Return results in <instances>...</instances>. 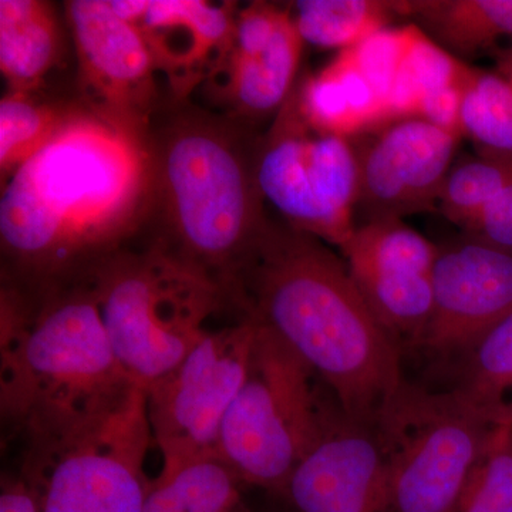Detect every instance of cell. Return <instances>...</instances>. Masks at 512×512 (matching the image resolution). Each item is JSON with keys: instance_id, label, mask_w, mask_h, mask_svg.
<instances>
[{"instance_id": "cell-1", "label": "cell", "mask_w": 512, "mask_h": 512, "mask_svg": "<svg viewBox=\"0 0 512 512\" xmlns=\"http://www.w3.org/2000/svg\"><path fill=\"white\" fill-rule=\"evenodd\" d=\"M150 131L83 104L2 185V282L82 281L143 235L154 192Z\"/></svg>"}, {"instance_id": "cell-2", "label": "cell", "mask_w": 512, "mask_h": 512, "mask_svg": "<svg viewBox=\"0 0 512 512\" xmlns=\"http://www.w3.org/2000/svg\"><path fill=\"white\" fill-rule=\"evenodd\" d=\"M228 303L301 357L357 424L372 429L404 383L396 340L345 259L285 221L268 217Z\"/></svg>"}, {"instance_id": "cell-3", "label": "cell", "mask_w": 512, "mask_h": 512, "mask_svg": "<svg viewBox=\"0 0 512 512\" xmlns=\"http://www.w3.org/2000/svg\"><path fill=\"white\" fill-rule=\"evenodd\" d=\"M138 389L111 349L89 278L43 286L2 282L0 412L23 447L89 429Z\"/></svg>"}, {"instance_id": "cell-4", "label": "cell", "mask_w": 512, "mask_h": 512, "mask_svg": "<svg viewBox=\"0 0 512 512\" xmlns=\"http://www.w3.org/2000/svg\"><path fill=\"white\" fill-rule=\"evenodd\" d=\"M254 127L174 103L154 117V192L144 244L188 266L229 299L268 215L256 181Z\"/></svg>"}, {"instance_id": "cell-5", "label": "cell", "mask_w": 512, "mask_h": 512, "mask_svg": "<svg viewBox=\"0 0 512 512\" xmlns=\"http://www.w3.org/2000/svg\"><path fill=\"white\" fill-rule=\"evenodd\" d=\"M89 279L111 349L143 390L180 365L228 306L210 279L148 244L121 249Z\"/></svg>"}, {"instance_id": "cell-6", "label": "cell", "mask_w": 512, "mask_h": 512, "mask_svg": "<svg viewBox=\"0 0 512 512\" xmlns=\"http://www.w3.org/2000/svg\"><path fill=\"white\" fill-rule=\"evenodd\" d=\"M315 376L278 336L258 325L247 376L218 440V456L242 484L284 497L289 478L315 446L328 416Z\"/></svg>"}, {"instance_id": "cell-7", "label": "cell", "mask_w": 512, "mask_h": 512, "mask_svg": "<svg viewBox=\"0 0 512 512\" xmlns=\"http://www.w3.org/2000/svg\"><path fill=\"white\" fill-rule=\"evenodd\" d=\"M498 427L457 390L430 393L403 383L372 427L394 510L456 512Z\"/></svg>"}, {"instance_id": "cell-8", "label": "cell", "mask_w": 512, "mask_h": 512, "mask_svg": "<svg viewBox=\"0 0 512 512\" xmlns=\"http://www.w3.org/2000/svg\"><path fill=\"white\" fill-rule=\"evenodd\" d=\"M146 390L66 439L23 447L19 474L42 512H143L151 481Z\"/></svg>"}, {"instance_id": "cell-9", "label": "cell", "mask_w": 512, "mask_h": 512, "mask_svg": "<svg viewBox=\"0 0 512 512\" xmlns=\"http://www.w3.org/2000/svg\"><path fill=\"white\" fill-rule=\"evenodd\" d=\"M296 86V84H295ZM256 181L282 221L342 249L357 225L359 160L348 138L305 120L295 87L256 147Z\"/></svg>"}, {"instance_id": "cell-10", "label": "cell", "mask_w": 512, "mask_h": 512, "mask_svg": "<svg viewBox=\"0 0 512 512\" xmlns=\"http://www.w3.org/2000/svg\"><path fill=\"white\" fill-rule=\"evenodd\" d=\"M258 332L241 316L235 325L208 330L168 375L148 387L151 436L170 471L218 454L222 421L244 383Z\"/></svg>"}, {"instance_id": "cell-11", "label": "cell", "mask_w": 512, "mask_h": 512, "mask_svg": "<svg viewBox=\"0 0 512 512\" xmlns=\"http://www.w3.org/2000/svg\"><path fill=\"white\" fill-rule=\"evenodd\" d=\"M64 10L76 49L79 100L107 119L150 131L158 70L141 30L106 0H72Z\"/></svg>"}, {"instance_id": "cell-12", "label": "cell", "mask_w": 512, "mask_h": 512, "mask_svg": "<svg viewBox=\"0 0 512 512\" xmlns=\"http://www.w3.org/2000/svg\"><path fill=\"white\" fill-rule=\"evenodd\" d=\"M340 251L383 328L417 345L433 308L439 247L392 218L363 222Z\"/></svg>"}, {"instance_id": "cell-13", "label": "cell", "mask_w": 512, "mask_h": 512, "mask_svg": "<svg viewBox=\"0 0 512 512\" xmlns=\"http://www.w3.org/2000/svg\"><path fill=\"white\" fill-rule=\"evenodd\" d=\"M461 138L420 119L389 124L362 148L357 210L363 222L439 211Z\"/></svg>"}, {"instance_id": "cell-14", "label": "cell", "mask_w": 512, "mask_h": 512, "mask_svg": "<svg viewBox=\"0 0 512 512\" xmlns=\"http://www.w3.org/2000/svg\"><path fill=\"white\" fill-rule=\"evenodd\" d=\"M433 308L417 345L439 355L468 352L512 312V254L467 235L439 248Z\"/></svg>"}, {"instance_id": "cell-15", "label": "cell", "mask_w": 512, "mask_h": 512, "mask_svg": "<svg viewBox=\"0 0 512 512\" xmlns=\"http://www.w3.org/2000/svg\"><path fill=\"white\" fill-rule=\"evenodd\" d=\"M370 427L328 412L322 434L286 485L296 512H396L389 467Z\"/></svg>"}, {"instance_id": "cell-16", "label": "cell", "mask_w": 512, "mask_h": 512, "mask_svg": "<svg viewBox=\"0 0 512 512\" xmlns=\"http://www.w3.org/2000/svg\"><path fill=\"white\" fill-rule=\"evenodd\" d=\"M237 3L154 0L136 26L143 33L158 72L165 73L174 103H187L227 57L234 40Z\"/></svg>"}, {"instance_id": "cell-17", "label": "cell", "mask_w": 512, "mask_h": 512, "mask_svg": "<svg viewBox=\"0 0 512 512\" xmlns=\"http://www.w3.org/2000/svg\"><path fill=\"white\" fill-rule=\"evenodd\" d=\"M303 45L289 6L264 52L251 56L228 52L208 80L227 107L224 116L251 127L275 117L298 82Z\"/></svg>"}, {"instance_id": "cell-18", "label": "cell", "mask_w": 512, "mask_h": 512, "mask_svg": "<svg viewBox=\"0 0 512 512\" xmlns=\"http://www.w3.org/2000/svg\"><path fill=\"white\" fill-rule=\"evenodd\" d=\"M305 120L319 133L350 138L387 126L386 107L348 49L295 86Z\"/></svg>"}, {"instance_id": "cell-19", "label": "cell", "mask_w": 512, "mask_h": 512, "mask_svg": "<svg viewBox=\"0 0 512 512\" xmlns=\"http://www.w3.org/2000/svg\"><path fill=\"white\" fill-rule=\"evenodd\" d=\"M62 30L45 0H0V72L8 92L35 94L56 66Z\"/></svg>"}, {"instance_id": "cell-20", "label": "cell", "mask_w": 512, "mask_h": 512, "mask_svg": "<svg viewBox=\"0 0 512 512\" xmlns=\"http://www.w3.org/2000/svg\"><path fill=\"white\" fill-rule=\"evenodd\" d=\"M396 8L457 57L476 55L512 36V0H396Z\"/></svg>"}, {"instance_id": "cell-21", "label": "cell", "mask_w": 512, "mask_h": 512, "mask_svg": "<svg viewBox=\"0 0 512 512\" xmlns=\"http://www.w3.org/2000/svg\"><path fill=\"white\" fill-rule=\"evenodd\" d=\"M242 485L218 454L195 458L151 481L143 512H251Z\"/></svg>"}, {"instance_id": "cell-22", "label": "cell", "mask_w": 512, "mask_h": 512, "mask_svg": "<svg viewBox=\"0 0 512 512\" xmlns=\"http://www.w3.org/2000/svg\"><path fill=\"white\" fill-rule=\"evenodd\" d=\"M83 106L74 101H45L35 94L6 93L0 101V180L16 171L50 143Z\"/></svg>"}, {"instance_id": "cell-23", "label": "cell", "mask_w": 512, "mask_h": 512, "mask_svg": "<svg viewBox=\"0 0 512 512\" xmlns=\"http://www.w3.org/2000/svg\"><path fill=\"white\" fill-rule=\"evenodd\" d=\"M292 10L303 42L340 50L389 28L399 16L396 0H301Z\"/></svg>"}, {"instance_id": "cell-24", "label": "cell", "mask_w": 512, "mask_h": 512, "mask_svg": "<svg viewBox=\"0 0 512 512\" xmlns=\"http://www.w3.org/2000/svg\"><path fill=\"white\" fill-rule=\"evenodd\" d=\"M473 73V67L451 55L420 29L390 93L387 126L417 119L427 97L447 87L466 86Z\"/></svg>"}, {"instance_id": "cell-25", "label": "cell", "mask_w": 512, "mask_h": 512, "mask_svg": "<svg viewBox=\"0 0 512 512\" xmlns=\"http://www.w3.org/2000/svg\"><path fill=\"white\" fill-rule=\"evenodd\" d=\"M457 392L495 424H505V396L512 392V312L468 350Z\"/></svg>"}, {"instance_id": "cell-26", "label": "cell", "mask_w": 512, "mask_h": 512, "mask_svg": "<svg viewBox=\"0 0 512 512\" xmlns=\"http://www.w3.org/2000/svg\"><path fill=\"white\" fill-rule=\"evenodd\" d=\"M461 131L483 154L512 157V82L474 69L464 93Z\"/></svg>"}, {"instance_id": "cell-27", "label": "cell", "mask_w": 512, "mask_h": 512, "mask_svg": "<svg viewBox=\"0 0 512 512\" xmlns=\"http://www.w3.org/2000/svg\"><path fill=\"white\" fill-rule=\"evenodd\" d=\"M512 181V157L483 156L451 167L439 211L466 232L484 208Z\"/></svg>"}, {"instance_id": "cell-28", "label": "cell", "mask_w": 512, "mask_h": 512, "mask_svg": "<svg viewBox=\"0 0 512 512\" xmlns=\"http://www.w3.org/2000/svg\"><path fill=\"white\" fill-rule=\"evenodd\" d=\"M419 33L420 28L417 25L400 28L389 26L348 49L357 69L369 80L382 99L386 116L390 93Z\"/></svg>"}, {"instance_id": "cell-29", "label": "cell", "mask_w": 512, "mask_h": 512, "mask_svg": "<svg viewBox=\"0 0 512 512\" xmlns=\"http://www.w3.org/2000/svg\"><path fill=\"white\" fill-rule=\"evenodd\" d=\"M470 483L497 512H512V426L495 430Z\"/></svg>"}, {"instance_id": "cell-30", "label": "cell", "mask_w": 512, "mask_h": 512, "mask_svg": "<svg viewBox=\"0 0 512 512\" xmlns=\"http://www.w3.org/2000/svg\"><path fill=\"white\" fill-rule=\"evenodd\" d=\"M463 234L512 254V181Z\"/></svg>"}, {"instance_id": "cell-31", "label": "cell", "mask_w": 512, "mask_h": 512, "mask_svg": "<svg viewBox=\"0 0 512 512\" xmlns=\"http://www.w3.org/2000/svg\"><path fill=\"white\" fill-rule=\"evenodd\" d=\"M0 512H42L35 491L20 474L3 476Z\"/></svg>"}, {"instance_id": "cell-32", "label": "cell", "mask_w": 512, "mask_h": 512, "mask_svg": "<svg viewBox=\"0 0 512 512\" xmlns=\"http://www.w3.org/2000/svg\"><path fill=\"white\" fill-rule=\"evenodd\" d=\"M456 512H497L491 507L487 501L481 497L480 493L473 487V484L468 483L466 490H464L463 497L457 505Z\"/></svg>"}, {"instance_id": "cell-33", "label": "cell", "mask_w": 512, "mask_h": 512, "mask_svg": "<svg viewBox=\"0 0 512 512\" xmlns=\"http://www.w3.org/2000/svg\"><path fill=\"white\" fill-rule=\"evenodd\" d=\"M504 79L512 82V47L511 49L503 50L498 53L497 57V72Z\"/></svg>"}, {"instance_id": "cell-34", "label": "cell", "mask_w": 512, "mask_h": 512, "mask_svg": "<svg viewBox=\"0 0 512 512\" xmlns=\"http://www.w3.org/2000/svg\"><path fill=\"white\" fill-rule=\"evenodd\" d=\"M511 426H512V424H511Z\"/></svg>"}]
</instances>
